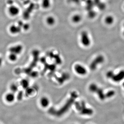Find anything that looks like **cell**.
<instances>
[{
    "mask_svg": "<svg viewBox=\"0 0 124 124\" xmlns=\"http://www.w3.org/2000/svg\"><path fill=\"white\" fill-rule=\"evenodd\" d=\"M104 61V58L103 56L100 55L97 56L90 65V68L91 70L94 71L96 69L98 66L102 64Z\"/></svg>",
    "mask_w": 124,
    "mask_h": 124,
    "instance_id": "1",
    "label": "cell"
},
{
    "mask_svg": "<svg viewBox=\"0 0 124 124\" xmlns=\"http://www.w3.org/2000/svg\"><path fill=\"white\" fill-rule=\"evenodd\" d=\"M80 41L81 44L84 46L87 47L91 44V40L89 34L86 31L81 32L80 35Z\"/></svg>",
    "mask_w": 124,
    "mask_h": 124,
    "instance_id": "2",
    "label": "cell"
},
{
    "mask_svg": "<svg viewBox=\"0 0 124 124\" xmlns=\"http://www.w3.org/2000/svg\"><path fill=\"white\" fill-rule=\"evenodd\" d=\"M74 69L75 72L78 74L80 76H84L87 73L86 68L80 64H78L75 65L74 66Z\"/></svg>",
    "mask_w": 124,
    "mask_h": 124,
    "instance_id": "3",
    "label": "cell"
},
{
    "mask_svg": "<svg viewBox=\"0 0 124 124\" xmlns=\"http://www.w3.org/2000/svg\"><path fill=\"white\" fill-rule=\"evenodd\" d=\"M23 49V46L21 45H16L10 47L9 49V52L10 53H13L18 55L21 53Z\"/></svg>",
    "mask_w": 124,
    "mask_h": 124,
    "instance_id": "4",
    "label": "cell"
},
{
    "mask_svg": "<svg viewBox=\"0 0 124 124\" xmlns=\"http://www.w3.org/2000/svg\"><path fill=\"white\" fill-rule=\"evenodd\" d=\"M9 14L12 16H17L20 12V9L18 7L15 5H10L8 10Z\"/></svg>",
    "mask_w": 124,
    "mask_h": 124,
    "instance_id": "5",
    "label": "cell"
},
{
    "mask_svg": "<svg viewBox=\"0 0 124 124\" xmlns=\"http://www.w3.org/2000/svg\"><path fill=\"white\" fill-rule=\"evenodd\" d=\"M124 79V70H121L117 74H114L112 79L114 82L118 83Z\"/></svg>",
    "mask_w": 124,
    "mask_h": 124,
    "instance_id": "6",
    "label": "cell"
},
{
    "mask_svg": "<svg viewBox=\"0 0 124 124\" xmlns=\"http://www.w3.org/2000/svg\"><path fill=\"white\" fill-rule=\"evenodd\" d=\"M21 28L19 26L13 25L9 27V31L11 34L16 35L19 34L21 32Z\"/></svg>",
    "mask_w": 124,
    "mask_h": 124,
    "instance_id": "7",
    "label": "cell"
},
{
    "mask_svg": "<svg viewBox=\"0 0 124 124\" xmlns=\"http://www.w3.org/2000/svg\"><path fill=\"white\" fill-rule=\"evenodd\" d=\"M40 104L42 108H46L49 105V100L46 97H43L40 99Z\"/></svg>",
    "mask_w": 124,
    "mask_h": 124,
    "instance_id": "8",
    "label": "cell"
},
{
    "mask_svg": "<svg viewBox=\"0 0 124 124\" xmlns=\"http://www.w3.org/2000/svg\"><path fill=\"white\" fill-rule=\"evenodd\" d=\"M15 99V96L14 93L12 92L8 93L5 96V100L8 103H12L14 101Z\"/></svg>",
    "mask_w": 124,
    "mask_h": 124,
    "instance_id": "9",
    "label": "cell"
},
{
    "mask_svg": "<svg viewBox=\"0 0 124 124\" xmlns=\"http://www.w3.org/2000/svg\"><path fill=\"white\" fill-rule=\"evenodd\" d=\"M96 93L97 94L99 99L101 100H104L106 98L105 94L104 93L103 91L101 88H99Z\"/></svg>",
    "mask_w": 124,
    "mask_h": 124,
    "instance_id": "10",
    "label": "cell"
},
{
    "mask_svg": "<svg viewBox=\"0 0 124 124\" xmlns=\"http://www.w3.org/2000/svg\"><path fill=\"white\" fill-rule=\"evenodd\" d=\"M114 17L111 15L108 16L105 18L104 21L105 24L108 25H111L114 23Z\"/></svg>",
    "mask_w": 124,
    "mask_h": 124,
    "instance_id": "11",
    "label": "cell"
},
{
    "mask_svg": "<svg viewBox=\"0 0 124 124\" xmlns=\"http://www.w3.org/2000/svg\"><path fill=\"white\" fill-rule=\"evenodd\" d=\"M99 87L95 83H92L90 84L89 86V90L92 93H96Z\"/></svg>",
    "mask_w": 124,
    "mask_h": 124,
    "instance_id": "12",
    "label": "cell"
},
{
    "mask_svg": "<svg viewBox=\"0 0 124 124\" xmlns=\"http://www.w3.org/2000/svg\"><path fill=\"white\" fill-rule=\"evenodd\" d=\"M21 86L23 89H26L29 87V82L26 79H23L20 82Z\"/></svg>",
    "mask_w": 124,
    "mask_h": 124,
    "instance_id": "13",
    "label": "cell"
},
{
    "mask_svg": "<svg viewBox=\"0 0 124 124\" xmlns=\"http://www.w3.org/2000/svg\"><path fill=\"white\" fill-rule=\"evenodd\" d=\"M72 19V21L74 23H78L79 22L81 21L82 17L79 15H75L73 16Z\"/></svg>",
    "mask_w": 124,
    "mask_h": 124,
    "instance_id": "14",
    "label": "cell"
},
{
    "mask_svg": "<svg viewBox=\"0 0 124 124\" xmlns=\"http://www.w3.org/2000/svg\"><path fill=\"white\" fill-rule=\"evenodd\" d=\"M46 22L49 25H53L55 23V19L52 16H49L46 18Z\"/></svg>",
    "mask_w": 124,
    "mask_h": 124,
    "instance_id": "15",
    "label": "cell"
},
{
    "mask_svg": "<svg viewBox=\"0 0 124 124\" xmlns=\"http://www.w3.org/2000/svg\"><path fill=\"white\" fill-rule=\"evenodd\" d=\"M17 55H16L15 53H10L8 56V59L11 62H15L17 59Z\"/></svg>",
    "mask_w": 124,
    "mask_h": 124,
    "instance_id": "16",
    "label": "cell"
},
{
    "mask_svg": "<svg viewBox=\"0 0 124 124\" xmlns=\"http://www.w3.org/2000/svg\"><path fill=\"white\" fill-rule=\"evenodd\" d=\"M10 89L12 93H16L18 91V86L16 84H12L10 86Z\"/></svg>",
    "mask_w": 124,
    "mask_h": 124,
    "instance_id": "17",
    "label": "cell"
},
{
    "mask_svg": "<svg viewBox=\"0 0 124 124\" xmlns=\"http://www.w3.org/2000/svg\"><path fill=\"white\" fill-rule=\"evenodd\" d=\"M115 94V92L113 90L108 91L105 94L106 98H110L113 97Z\"/></svg>",
    "mask_w": 124,
    "mask_h": 124,
    "instance_id": "18",
    "label": "cell"
},
{
    "mask_svg": "<svg viewBox=\"0 0 124 124\" xmlns=\"http://www.w3.org/2000/svg\"><path fill=\"white\" fill-rule=\"evenodd\" d=\"M114 73L112 71H109L106 73V77L108 79H112L114 75Z\"/></svg>",
    "mask_w": 124,
    "mask_h": 124,
    "instance_id": "19",
    "label": "cell"
},
{
    "mask_svg": "<svg viewBox=\"0 0 124 124\" xmlns=\"http://www.w3.org/2000/svg\"><path fill=\"white\" fill-rule=\"evenodd\" d=\"M50 5L49 0H43L42 6L45 8L48 7Z\"/></svg>",
    "mask_w": 124,
    "mask_h": 124,
    "instance_id": "20",
    "label": "cell"
},
{
    "mask_svg": "<svg viewBox=\"0 0 124 124\" xmlns=\"http://www.w3.org/2000/svg\"><path fill=\"white\" fill-rule=\"evenodd\" d=\"M26 94L27 95H29L32 93V89L31 88H30L29 87L27 88V89H26Z\"/></svg>",
    "mask_w": 124,
    "mask_h": 124,
    "instance_id": "21",
    "label": "cell"
},
{
    "mask_svg": "<svg viewBox=\"0 0 124 124\" xmlns=\"http://www.w3.org/2000/svg\"><path fill=\"white\" fill-rule=\"evenodd\" d=\"M99 8L101 10H103L105 8V5L103 3H100L98 4Z\"/></svg>",
    "mask_w": 124,
    "mask_h": 124,
    "instance_id": "22",
    "label": "cell"
},
{
    "mask_svg": "<svg viewBox=\"0 0 124 124\" xmlns=\"http://www.w3.org/2000/svg\"><path fill=\"white\" fill-rule=\"evenodd\" d=\"M29 25L27 24H24V25L22 26V28L24 29L25 30H27L29 29Z\"/></svg>",
    "mask_w": 124,
    "mask_h": 124,
    "instance_id": "23",
    "label": "cell"
},
{
    "mask_svg": "<svg viewBox=\"0 0 124 124\" xmlns=\"http://www.w3.org/2000/svg\"><path fill=\"white\" fill-rule=\"evenodd\" d=\"M89 15L91 18H93L94 17L96 16V14L94 11H90V12Z\"/></svg>",
    "mask_w": 124,
    "mask_h": 124,
    "instance_id": "24",
    "label": "cell"
},
{
    "mask_svg": "<svg viewBox=\"0 0 124 124\" xmlns=\"http://www.w3.org/2000/svg\"><path fill=\"white\" fill-rule=\"evenodd\" d=\"M8 3L10 5H13V1L12 0H8Z\"/></svg>",
    "mask_w": 124,
    "mask_h": 124,
    "instance_id": "25",
    "label": "cell"
},
{
    "mask_svg": "<svg viewBox=\"0 0 124 124\" xmlns=\"http://www.w3.org/2000/svg\"><path fill=\"white\" fill-rule=\"evenodd\" d=\"M3 62V59H2L1 58H0V67L1 65H2Z\"/></svg>",
    "mask_w": 124,
    "mask_h": 124,
    "instance_id": "26",
    "label": "cell"
},
{
    "mask_svg": "<svg viewBox=\"0 0 124 124\" xmlns=\"http://www.w3.org/2000/svg\"><path fill=\"white\" fill-rule=\"evenodd\" d=\"M123 28H124V30H123V34L124 36V25H123Z\"/></svg>",
    "mask_w": 124,
    "mask_h": 124,
    "instance_id": "27",
    "label": "cell"
},
{
    "mask_svg": "<svg viewBox=\"0 0 124 124\" xmlns=\"http://www.w3.org/2000/svg\"><path fill=\"white\" fill-rule=\"evenodd\" d=\"M123 87H124V83H123Z\"/></svg>",
    "mask_w": 124,
    "mask_h": 124,
    "instance_id": "28",
    "label": "cell"
},
{
    "mask_svg": "<svg viewBox=\"0 0 124 124\" xmlns=\"http://www.w3.org/2000/svg\"></svg>",
    "mask_w": 124,
    "mask_h": 124,
    "instance_id": "29",
    "label": "cell"
}]
</instances>
